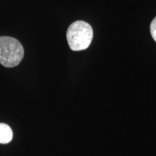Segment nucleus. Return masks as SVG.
Here are the masks:
<instances>
[{"mask_svg": "<svg viewBox=\"0 0 156 156\" xmlns=\"http://www.w3.org/2000/svg\"><path fill=\"white\" fill-rule=\"evenodd\" d=\"M93 30L91 25L85 21L77 20L69 25L67 39L69 48L78 51L87 48L92 42Z\"/></svg>", "mask_w": 156, "mask_h": 156, "instance_id": "1", "label": "nucleus"}, {"mask_svg": "<svg viewBox=\"0 0 156 156\" xmlns=\"http://www.w3.org/2000/svg\"><path fill=\"white\" fill-rule=\"evenodd\" d=\"M24 56V48L18 40L9 36H0V64L5 67H14Z\"/></svg>", "mask_w": 156, "mask_h": 156, "instance_id": "2", "label": "nucleus"}, {"mask_svg": "<svg viewBox=\"0 0 156 156\" xmlns=\"http://www.w3.org/2000/svg\"><path fill=\"white\" fill-rule=\"evenodd\" d=\"M13 132L10 126L4 123H0V144H7L12 141Z\"/></svg>", "mask_w": 156, "mask_h": 156, "instance_id": "3", "label": "nucleus"}, {"mask_svg": "<svg viewBox=\"0 0 156 156\" xmlns=\"http://www.w3.org/2000/svg\"><path fill=\"white\" fill-rule=\"evenodd\" d=\"M151 36L156 42V17L153 20L151 24Z\"/></svg>", "mask_w": 156, "mask_h": 156, "instance_id": "4", "label": "nucleus"}]
</instances>
